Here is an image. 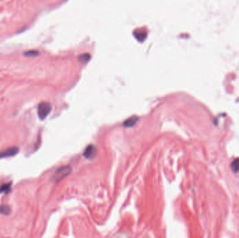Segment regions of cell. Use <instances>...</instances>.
I'll return each mask as SVG.
<instances>
[{"label": "cell", "instance_id": "1", "mask_svg": "<svg viewBox=\"0 0 239 238\" xmlns=\"http://www.w3.org/2000/svg\"><path fill=\"white\" fill-rule=\"evenodd\" d=\"M72 168L69 166H64L59 168L56 170L54 175H53V180L55 182H60V180H63L67 177L68 175L71 174L72 172Z\"/></svg>", "mask_w": 239, "mask_h": 238}, {"label": "cell", "instance_id": "2", "mask_svg": "<svg viewBox=\"0 0 239 238\" xmlns=\"http://www.w3.org/2000/svg\"><path fill=\"white\" fill-rule=\"evenodd\" d=\"M52 110L51 104L48 102H41L38 106V115L39 119H45Z\"/></svg>", "mask_w": 239, "mask_h": 238}, {"label": "cell", "instance_id": "3", "mask_svg": "<svg viewBox=\"0 0 239 238\" xmlns=\"http://www.w3.org/2000/svg\"><path fill=\"white\" fill-rule=\"evenodd\" d=\"M97 154V148L93 145H90L85 148L83 155L85 158H87V159L91 160L95 158Z\"/></svg>", "mask_w": 239, "mask_h": 238}, {"label": "cell", "instance_id": "4", "mask_svg": "<svg viewBox=\"0 0 239 238\" xmlns=\"http://www.w3.org/2000/svg\"><path fill=\"white\" fill-rule=\"evenodd\" d=\"M19 152V149L17 147H12V148H9L5 150L0 152V158H8L11 157H13V156L16 155Z\"/></svg>", "mask_w": 239, "mask_h": 238}, {"label": "cell", "instance_id": "5", "mask_svg": "<svg viewBox=\"0 0 239 238\" xmlns=\"http://www.w3.org/2000/svg\"><path fill=\"white\" fill-rule=\"evenodd\" d=\"M138 119H139V118H138V116H132L127 120H125V122H124V126L127 128L133 127V126H135L136 124H137Z\"/></svg>", "mask_w": 239, "mask_h": 238}, {"label": "cell", "instance_id": "6", "mask_svg": "<svg viewBox=\"0 0 239 238\" xmlns=\"http://www.w3.org/2000/svg\"><path fill=\"white\" fill-rule=\"evenodd\" d=\"M134 36L136 37V39L138 41H142L145 39L147 36L146 32L143 30V29L136 30L134 32Z\"/></svg>", "mask_w": 239, "mask_h": 238}, {"label": "cell", "instance_id": "7", "mask_svg": "<svg viewBox=\"0 0 239 238\" xmlns=\"http://www.w3.org/2000/svg\"><path fill=\"white\" fill-rule=\"evenodd\" d=\"M91 55L89 53H83L82 55H80L78 57V61H80L81 63L85 64L87 63L88 61L90 60Z\"/></svg>", "mask_w": 239, "mask_h": 238}, {"label": "cell", "instance_id": "8", "mask_svg": "<svg viewBox=\"0 0 239 238\" xmlns=\"http://www.w3.org/2000/svg\"><path fill=\"white\" fill-rule=\"evenodd\" d=\"M11 191V183L4 184L0 187V193H8Z\"/></svg>", "mask_w": 239, "mask_h": 238}, {"label": "cell", "instance_id": "9", "mask_svg": "<svg viewBox=\"0 0 239 238\" xmlns=\"http://www.w3.org/2000/svg\"><path fill=\"white\" fill-rule=\"evenodd\" d=\"M11 212V208L7 205H0V214H4V215H8Z\"/></svg>", "mask_w": 239, "mask_h": 238}, {"label": "cell", "instance_id": "10", "mask_svg": "<svg viewBox=\"0 0 239 238\" xmlns=\"http://www.w3.org/2000/svg\"><path fill=\"white\" fill-rule=\"evenodd\" d=\"M27 57H36L38 55H39V52L37 51H29L24 53Z\"/></svg>", "mask_w": 239, "mask_h": 238}, {"label": "cell", "instance_id": "11", "mask_svg": "<svg viewBox=\"0 0 239 238\" xmlns=\"http://www.w3.org/2000/svg\"><path fill=\"white\" fill-rule=\"evenodd\" d=\"M232 170L235 172H237L239 170V160H236L235 161H234V162L232 163Z\"/></svg>", "mask_w": 239, "mask_h": 238}]
</instances>
